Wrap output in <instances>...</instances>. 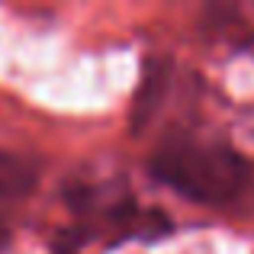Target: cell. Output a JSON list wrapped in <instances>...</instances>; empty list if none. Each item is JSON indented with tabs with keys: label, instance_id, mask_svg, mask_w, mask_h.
Instances as JSON below:
<instances>
[{
	"label": "cell",
	"instance_id": "1",
	"mask_svg": "<svg viewBox=\"0 0 254 254\" xmlns=\"http://www.w3.org/2000/svg\"><path fill=\"white\" fill-rule=\"evenodd\" d=\"M148 174L196 206H232L254 187V168L238 148L187 132H174L151 151Z\"/></svg>",
	"mask_w": 254,
	"mask_h": 254
},
{
	"label": "cell",
	"instance_id": "2",
	"mask_svg": "<svg viewBox=\"0 0 254 254\" xmlns=\"http://www.w3.org/2000/svg\"><path fill=\"white\" fill-rule=\"evenodd\" d=\"M68 222L55 238V254H81L93 245H116L126 238H155L168 232V219L135 203L119 180L77 177L64 193Z\"/></svg>",
	"mask_w": 254,
	"mask_h": 254
},
{
	"label": "cell",
	"instance_id": "3",
	"mask_svg": "<svg viewBox=\"0 0 254 254\" xmlns=\"http://www.w3.org/2000/svg\"><path fill=\"white\" fill-rule=\"evenodd\" d=\"M36 187V168L13 151H0V238L6 232V219Z\"/></svg>",
	"mask_w": 254,
	"mask_h": 254
},
{
	"label": "cell",
	"instance_id": "4",
	"mask_svg": "<svg viewBox=\"0 0 254 254\" xmlns=\"http://www.w3.org/2000/svg\"><path fill=\"white\" fill-rule=\"evenodd\" d=\"M168 87H171V62L168 58H151V64L142 74V84L135 90V100H132V129L135 132L148 129L155 113L164 106Z\"/></svg>",
	"mask_w": 254,
	"mask_h": 254
}]
</instances>
